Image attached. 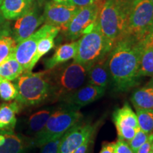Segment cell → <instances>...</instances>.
I'll return each instance as SVG.
<instances>
[{
  "label": "cell",
  "mask_w": 153,
  "mask_h": 153,
  "mask_svg": "<svg viewBox=\"0 0 153 153\" xmlns=\"http://www.w3.org/2000/svg\"><path fill=\"white\" fill-rule=\"evenodd\" d=\"M18 90L16 85L7 79L0 80V98L5 101L16 99Z\"/></svg>",
  "instance_id": "27"
},
{
  "label": "cell",
  "mask_w": 153,
  "mask_h": 153,
  "mask_svg": "<svg viewBox=\"0 0 153 153\" xmlns=\"http://www.w3.org/2000/svg\"><path fill=\"white\" fill-rule=\"evenodd\" d=\"M52 1H55V2L63 4H67V5H74L72 3V0H52Z\"/></svg>",
  "instance_id": "37"
},
{
  "label": "cell",
  "mask_w": 153,
  "mask_h": 153,
  "mask_svg": "<svg viewBox=\"0 0 153 153\" xmlns=\"http://www.w3.org/2000/svg\"><path fill=\"white\" fill-rule=\"evenodd\" d=\"M113 120L117 130L118 139L128 143L133 139L140 129L137 115L128 102H126L121 108L114 111Z\"/></svg>",
  "instance_id": "13"
},
{
  "label": "cell",
  "mask_w": 153,
  "mask_h": 153,
  "mask_svg": "<svg viewBox=\"0 0 153 153\" xmlns=\"http://www.w3.org/2000/svg\"><path fill=\"white\" fill-rule=\"evenodd\" d=\"M98 0H72V3L74 6L81 8V7H86V6L92 4Z\"/></svg>",
  "instance_id": "35"
},
{
  "label": "cell",
  "mask_w": 153,
  "mask_h": 153,
  "mask_svg": "<svg viewBox=\"0 0 153 153\" xmlns=\"http://www.w3.org/2000/svg\"><path fill=\"white\" fill-rule=\"evenodd\" d=\"M138 76L153 77V45L145 47L141 57Z\"/></svg>",
  "instance_id": "24"
},
{
  "label": "cell",
  "mask_w": 153,
  "mask_h": 153,
  "mask_svg": "<svg viewBox=\"0 0 153 153\" xmlns=\"http://www.w3.org/2000/svg\"><path fill=\"white\" fill-rule=\"evenodd\" d=\"M143 41H144L146 46L153 45V22L151 24L150 28L148 29V33L145 35Z\"/></svg>",
  "instance_id": "33"
},
{
  "label": "cell",
  "mask_w": 153,
  "mask_h": 153,
  "mask_svg": "<svg viewBox=\"0 0 153 153\" xmlns=\"http://www.w3.org/2000/svg\"><path fill=\"white\" fill-rule=\"evenodd\" d=\"M36 0H3L0 10L6 19L16 20L30 9Z\"/></svg>",
  "instance_id": "17"
},
{
  "label": "cell",
  "mask_w": 153,
  "mask_h": 153,
  "mask_svg": "<svg viewBox=\"0 0 153 153\" xmlns=\"http://www.w3.org/2000/svg\"><path fill=\"white\" fill-rule=\"evenodd\" d=\"M4 136V141L0 145V153H25L29 143L22 135L14 131H0Z\"/></svg>",
  "instance_id": "19"
},
{
  "label": "cell",
  "mask_w": 153,
  "mask_h": 153,
  "mask_svg": "<svg viewBox=\"0 0 153 153\" xmlns=\"http://www.w3.org/2000/svg\"><path fill=\"white\" fill-rule=\"evenodd\" d=\"M90 68L91 66L73 60L48 70L51 90V101L61 102L66 97L87 83Z\"/></svg>",
  "instance_id": "2"
},
{
  "label": "cell",
  "mask_w": 153,
  "mask_h": 153,
  "mask_svg": "<svg viewBox=\"0 0 153 153\" xmlns=\"http://www.w3.org/2000/svg\"><path fill=\"white\" fill-rule=\"evenodd\" d=\"M152 22L153 3L152 0L133 1L130 9L123 36H133L143 41Z\"/></svg>",
  "instance_id": "7"
},
{
  "label": "cell",
  "mask_w": 153,
  "mask_h": 153,
  "mask_svg": "<svg viewBox=\"0 0 153 153\" xmlns=\"http://www.w3.org/2000/svg\"><path fill=\"white\" fill-rule=\"evenodd\" d=\"M107 57L91 67L88 72L87 83L106 89L111 82Z\"/></svg>",
  "instance_id": "15"
},
{
  "label": "cell",
  "mask_w": 153,
  "mask_h": 153,
  "mask_svg": "<svg viewBox=\"0 0 153 153\" xmlns=\"http://www.w3.org/2000/svg\"><path fill=\"white\" fill-rule=\"evenodd\" d=\"M149 135H150V134L146 133L141 129H139L137 131L135 136L133 137L131 140H130L128 142L130 147H131L134 152L136 153L138 149L146 142Z\"/></svg>",
  "instance_id": "28"
},
{
  "label": "cell",
  "mask_w": 153,
  "mask_h": 153,
  "mask_svg": "<svg viewBox=\"0 0 153 153\" xmlns=\"http://www.w3.org/2000/svg\"><path fill=\"white\" fill-rule=\"evenodd\" d=\"M152 3H153V0H152Z\"/></svg>",
  "instance_id": "43"
},
{
  "label": "cell",
  "mask_w": 153,
  "mask_h": 153,
  "mask_svg": "<svg viewBox=\"0 0 153 153\" xmlns=\"http://www.w3.org/2000/svg\"><path fill=\"white\" fill-rule=\"evenodd\" d=\"M24 72V68L16 59L14 53L0 64V80L14 81Z\"/></svg>",
  "instance_id": "22"
},
{
  "label": "cell",
  "mask_w": 153,
  "mask_h": 153,
  "mask_svg": "<svg viewBox=\"0 0 153 153\" xmlns=\"http://www.w3.org/2000/svg\"><path fill=\"white\" fill-rule=\"evenodd\" d=\"M149 153H153V151H152V150H151V151H150V152H149Z\"/></svg>",
  "instance_id": "42"
},
{
  "label": "cell",
  "mask_w": 153,
  "mask_h": 153,
  "mask_svg": "<svg viewBox=\"0 0 153 153\" xmlns=\"http://www.w3.org/2000/svg\"><path fill=\"white\" fill-rule=\"evenodd\" d=\"M2 1H3V0H0V5L1 4V3H2Z\"/></svg>",
  "instance_id": "40"
},
{
  "label": "cell",
  "mask_w": 153,
  "mask_h": 153,
  "mask_svg": "<svg viewBox=\"0 0 153 153\" xmlns=\"http://www.w3.org/2000/svg\"><path fill=\"white\" fill-rule=\"evenodd\" d=\"M114 153H135L132 150L128 143L123 140L118 139L115 143Z\"/></svg>",
  "instance_id": "31"
},
{
  "label": "cell",
  "mask_w": 153,
  "mask_h": 153,
  "mask_svg": "<svg viewBox=\"0 0 153 153\" xmlns=\"http://www.w3.org/2000/svg\"><path fill=\"white\" fill-rule=\"evenodd\" d=\"M11 31L12 27L10 21L4 18L0 10V38L4 36H11Z\"/></svg>",
  "instance_id": "30"
},
{
  "label": "cell",
  "mask_w": 153,
  "mask_h": 153,
  "mask_svg": "<svg viewBox=\"0 0 153 153\" xmlns=\"http://www.w3.org/2000/svg\"><path fill=\"white\" fill-rule=\"evenodd\" d=\"M17 43L11 36L0 38V64L14 53Z\"/></svg>",
  "instance_id": "26"
},
{
  "label": "cell",
  "mask_w": 153,
  "mask_h": 153,
  "mask_svg": "<svg viewBox=\"0 0 153 153\" xmlns=\"http://www.w3.org/2000/svg\"><path fill=\"white\" fill-rule=\"evenodd\" d=\"M126 1H135V0H126Z\"/></svg>",
  "instance_id": "39"
},
{
  "label": "cell",
  "mask_w": 153,
  "mask_h": 153,
  "mask_svg": "<svg viewBox=\"0 0 153 153\" xmlns=\"http://www.w3.org/2000/svg\"><path fill=\"white\" fill-rule=\"evenodd\" d=\"M131 101L135 108L153 110V77L131 94Z\"/></svg>",
  "instance_id": "18"
},
{
  "label": "cell",
  "mask_w": 153,
  "mask_h": 153,
  "mask_svg": "<svg viewBox=\"0 0 153 153\" xmlns=\"http://www.w3.org/2000/svg\"><path fill=\"white\" fill-rule=\"evenodd\" d=\"M132 3L126 0H106L101 7L97 24L102 33L113 43L125 33Z\"/></svg>",
  "instance_id": "4"
},
{
  "label": "cell",
  "mask_w": 153,
  "mask_h": 153,
  "mask_svg": "<svg viewBox=\"0 0 153 153\" xmlns=\"http://www.w3.org/2000/svg\"><path fill=\"white\" fill-rule=\"evenodd\" d=\"M77 41L60 45L56 49L52 57L44 61L45 70H51L59 65L68 62L71 59H74L77 51Z\"/></svg>",
  "instance_id": "16"
},
{
  "label": "cell",
  "mask_w": 153,
  "mask_h": 153,
  "mask_svg": "<svg viewBox=\"0 0 153 153\" xmlns=\"http://www.w3.org/2000/svg\"><path fill=\"white\" fill-rule=\"evenodd\" d=\"M115 143H107L102 145L99 153H114Z\"/></svg>",
  "instance_id": "36"
},
{
  "label": "cell",
  "mask_w": 153,
  "mask_h": 153,
  "mask_svg": "<svg viewBox=\"0 0 153 153\" xmlns=\"http://www.w3.org/2000/svg\"><path fill=\"white\" fill-rule=\"evenodd\" d=\"M140 129L148 134L153 133V110L135 108Z\"/></svg>",
  "instance_id": "25"
},
{
  "label": "cell",
  "mask_w": 153,
  "mask_h": 153,
  "mask_svg": "<svg viewBox=\"0 0 153 153\" xmlns=\"http://www.w3.org/2000/svg\"><path fill=\"white\" fill-rule=\"evenodd\" d=\"M61 137H57L44 144L41 148L40 153H57L61 140Z\"/></svg>",
  "instance_id": "29"
},
{
  "label": "cell",
  "mask_w": 153,
  "mask_h": 153,
  "mask_svg": "<svg viewBox=\"0 0 153 153\" xmlns=\"http://www.w3.org/2000/svg\"><path fill=\"white\" fill-rule=\"evenodd\" d=\"M20 106L16 101L0 105V131H14L17 122L16 115Z\"/></svg>",
  "instance_id": "20"
},
{
  "label": "cell",
  "mask_w": 153,
  "mask_h": 153,
  "mask_svg": "<svg viewBox=\"0 0 153 153\" xmlns=\"http://www.w3.org/2000/svg\"><path fill=\"white\" fill-rule=\"evenodd\" d=\"M106 89L86 83L79 89L68 95L61 101V104L79 110L82 107L87 106L97 101L104 96Z\"/></svg>",
  "instance_id": "14"
},
{
  "label": "cell",
  "mask_w": 153,
  "mask_h": 153,
  "mask_svg": "<svg viewBox=\"0 0 153 153\" xmlns=\"http://www.w3.org/2000/svg\"><path fill=\"white\" fill-rule=\"evenodd\" d=\"M92 138L93 136L88 138L87 140H86L81 146H79V148L76 149L73 153H87V151L89 150V145H90V143H91V141H92Z\"/></svg>",
  "instance_id": "34"
},
{
  "label": "cell",
  "mask_w": 153,
  "mask_h": 153,
  "mask_svg": "<svg viewBox=\"0 0 153 153\" xmlns=\"http://www.w3.org/2000/svg\"><path fill=\"white\" fill-rule=\"evenodd\" d=\"M41 7V4L35 1L27 12L16 19L11 31V36L16 43L29 37L44 23Z\"/></svg>",
  "instance_id": "9"
},
{
  "label": "cell",
  "mask_w": 153,
  "mask_h": 153,
  "mask_svg": "<svg viewBox=\"0 0 153 153\" xmlns=\"http://www.w3.org/2000/svg\"><path fill=\"white\" fill-rule=\"evenodd\" d=\"M18 90L16 101L20 106H35L51 100V85L48 71L24 72L15 79Z\"/></svg>",
  "instance_id": "3"
},
{
  "label": "cell",
  "mask_w": 153,
  "mask_h": 153,
  "mask_svg": "<svg viewBox=\"0 0 153 153\" xmlns=\"http://www.w3.org/2000/svg\"><path fill=\"white\" fill-rule=\"evenodd\" d=\"M97 124L78 123L61 137L57 153H73L89 137L94 136Z\"/></svg>",
  "instance_id": "12"
},
{
  "label": "cell",
  "mask_w": 153,
  "mask_h": 153,
  "mask_svg": "<svg viewBox=\"0 0 153 153\" xmlns=\"http://www.w3.org/2000/svg\"><path fill=\"white\" fill-rule=\"evenodd\" d=\"M152 150L153 151V141H152Z\"/></svg>",
  "instance_id": "41"
},
{
  "label": "cell",
  "mask_w": 153,
  "mask_h": 153,
  "mask_svg": "<svg viewBox=\"0 0 153 153\" xmlns=\"http://www.w3.org/2000/svg\"><path fill=\"white\" fill-rule=\"evenodd\" d=\"M55 109V107H47L30 115L26 123L27 133L35 135L39 133L45 126L48 120Z\"/></svg>",
  "instance_id": "21"
},
{
  "label": "cell",
  "mask_w": 153,
  "mask_h": 153,
  "mask_svg": "<svg viewBox=\"0 0 153 153\" xmlns=\"http://www.w3.org/2000/svg\"><path fill=\"white\" fill-rule=\"evenodd\" d=\"M153 141V133L150 134L148 140L140 147L136 153H149L152 150V144Z\"/></svg>",
  "instance_id": "32"
},
{
  "label": "cell",
  "mask_w": 153,
  "mask_h": 153,
  "mask_svg": "<svg viewBox=\"0 0 153 153\" xmlns=\"http://www.w3.org/2000/svg\"><path fill=\"white\" fill-rule=\"evenodd\" d=\"M77 42V51L73 60L91 67L106 58L114 45L101 31L97 21L91 30L82 36Z\"/></svg>",
  "instance_id": "5"
},
{
  "label": "cell",
  "mask_w": 153,
  "mask_h": 153,
  "mask_svg": "<svg viewBox=\"0 0 153 153\" xmlns=\"http://www.w3.org/2000/svg\"><path fill=\"white\" fill-rule=\"evenodd\" d=\"M82 117L79 110L62 104L52 113L43 128L35 135L33 144L41 148L51 140L62 136L69 129L79 123Z\"/></svg>",
  "instance_id": "6"
},
{
  "label": "cell",
  "mask_w": 153,
  "mask_h": 153,
  "mask_svg": "<svg viewBox=\"0 0 153 153\" xmlns=\"http://www.w3.org/2000/svg\"><path fill=\"white\" fill-rule=\"evenodd\" d=\"M79 9L74 5L63 4L52 0L47 1L43 11L44 22L65 31Z\"/></svg>",
  "instance_id": "11"
},
{
  "label": "cell",
  "mask_w": 153,
  "mask_h": 153,
  "mask_svg": "<svg viewBox=\"0 0 153 153\" xmlns=\"http://www.w3.org/2000/svg\"><path fill=\"white\" fill-rule=\"evenodd\" d=\"M103 4L98 0L92 4L79 8L64 31L67 39L75 41L91 30L97 21Z\"/></svg>",
  "instance_id": "8"
},
{
  "label": "cell",
  "mask_w": 153,
  "mask_h": 153,
  "mask_svg": "<svg viewBox=\"0 0 153 153\" xmlns=\"http://www.w3.org/2000/svg\"><path fill=\"white\" fill-rule=\"evenodd\" d=\"M57 28L58 27L45 24L29 37L17 43L14 55L16 60L23 67L24 72H29L30 62L36 53L38 41Z\"/></svg>",
  "instance_id": "10"
},
{
  "label": "cell",
  "mask_w": 153,
  "mask_h": 153,
  "mask_svg": "<svg viewBox=\"0 0 153 153\" xmlns=\"http://www.w3.org/2000/svg\"><path fill=\"white\" fill-rule=\"evenodd\" d=\"M145 47L143 40L133 36H123L115 42L107 57L115 90L125 92L137 85L140 64Z\"/></svg>",
  "instance_id": "1"
},
{
  "label": "cell",
  "mask_w": 153,
  "mask_h": 153,
  "mask_svg": "<svg viewBox=\"0 0 153 153\" xmlns=\"http://www.w3.org/2000/svg\"><path fill=\"white\" fill-rule=\"evenodd\" d=\"M36 1H37L38 3L41 4V5H43V3L44 2V1H45V0H36Z\"/></svg>",
  "instance_id": "38"
},
{
  "label": "cell",
  "mask_w": 153,
  "mask_h": 153,
  "mask_svg": "<svg viewBox=\"0 0 153 153\" xmlns=\"http://www.w3.org/2000/svg\"><path fill=\"white\" fill-rule=\"evenodd\" d=\"M60 31V28H57L56 29L53 30L45 36L38 41L37 45V48L35 55H34L33 60L30 62L29 67V72L32 71L33 68L35 67L36 63L38 62V60L41 58L43 55H45L49 51H51L55 46V38H56L57 34Z\"/></svg>",
  "instance_id": "23"
}]
</instances>
